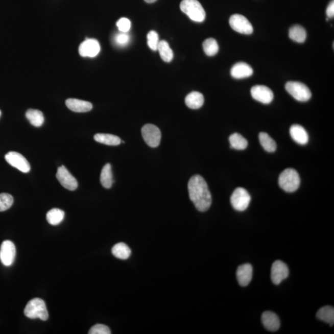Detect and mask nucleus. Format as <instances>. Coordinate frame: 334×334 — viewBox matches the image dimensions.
<instances>
[{
	"instance_id": "34",
	"label": "nucleus",
	"mask_w": 334,
	"mask_h": 334,
	"mask_svg": "<svg viewBox=\"0 0 334 334\" xmlns=\"http://www.w3.org/2000/svg\"><path fill=\"white\" fill-rule=\"evenodd\" d=\"M89 334H110L111 331L107 326L104 324H96L93 326L89 332Z\"/></svg>"
},
{
	"instance_id": "16",
	"label": "nucleus",
	"mask_w": 334,
	"mask_h": 334,
	"mask_svg": "<svg viewBox=\"0 0 334 334\" xmlns=\"http://www.w3.org/2000/svg\"><path fill=\"white\" fill-rule=\"evenodd\" d=\"M262 322L266 329L275 332L280 326V321L278 316L274 312H265L262 315Z\"/></svg>"
},
{
	"instance_id": "5",
	"label": "nucleus",
	"mask_w": 334,
	"mask_h": 334,
	"mask_svg": "<svg viewBox=\"0 0 334 334\" xmlns=\"http://www.w3.org/2000/svg\"><path fill=\"white\" fill-rule=\"evenodd\" d=\"M287 91L300 102H307L312 98V92L305 84L297 81H289L285 85Z\"/></svg>"
},
{
	"instance_id": "6",
	"label": "nucleus",
	"mask_w": 334,
	"mask_h": 334,
	"mask_svg": "<svg viewBox=\"0 0 334 334\" xmlns=\"http://www.w3.org/2000/svg\"><path fill=\"white\" fill-rule=\"evenodd\" d=\"M251 201V196L243 187H238L231 196V206L236 210L244 211L247 209Z\"/></svg>"
},
{
	"instance_id": "36",
	"label": "nucleus",
	"mask_w": 334,
	"mask_h": 334,
	"mask_svg": "<svg viewBox=\"0 0 334 334\" xmlns=\"http://www.w3.org/2000/svg\"><path fill=\"white\" fill-rule=\"evenodd\" d=\"M116 26L120 32H128L131 28V22L128 19L123 17L117 22Z\"/></svg>"
},
{
	"instance_id": "19",
	"label": "nucleus",
	"mask_w": 334,
	"mask_h": 334,
	"mask_svg": "<svg viewBox=\"0 0 334 334\" xmlns=\"http://www.w3.org/2000/svg\"><path fill=\"white\" fill-rule=\"evenodd\" d=\"M292 138L299 145H305L308 142V134L305 129L299 125H292L290 129Z\"/></svg>"
},
{
	"instance_id": "9",
	"label": "nucleus",
	"mask_w": 334,
	"mask_h": 334,
	"mask_svg": "<svg viewBox=\"0 0 334 334\" xmlns=\"http://www.w3.org/2000/svg\"><path fill=\"white\" fill-rule=\"evenodd\" d=\"M5 160L11 166L18 169L23 173L31 171V165L27 159L22 155L16 152H9L5 155Z\"/></svg>"
},
{
	"instance_id": "35",
	"label": "nucleus",
	"mask_w": 334,
	"mask_h": 334,
	"mask_svg": "<svg viewBox=\"0 0 334 334\" xmlns=\"http://www.w3.org/2000/svg\"><path fill=\"white\" fill-rule=\"evenodd\" d=\"M127 32H120L116 34L115 37V42L117 45L124 46L127 45L130 42V36H128Z\"/></svg>"
},
{
	"instance_id": "32",
	"label": "nucleus",
	"mask_w": 334,
	"mask_h": 334,
	"mask_svg": "<svg viewBox=\"0 0 334 334\" xmlns=\"http://www.w3.org/2000/svg\"><path fill=\"white\" fill-rule=\"evenodd\" d=\"M14 199L12 196L8 193L0 194V212H4L12 206Z\"/></svg>"
},
{
	"instance_id": "1",
	"label": "nucleus",
	"mask_w": 334,
	"mask_h": 334,
	"mask_svg": "<svg viewBox=\"0 0 334 334\" xmlns=\"http://www.w3.org/2000/svg\"><path fill=\"white\" fill-rule=\"evenodd\" d=\"M189 198L200 212H206L212 204L209 187L206 181L200 175L193 176L188 182Z\"/></svg>"
},
{
	"instance_id": "33",
	"label": "nucleus",
	"mask_w": 334,
	"mask_h": 334,
	"mask_svg": "<svg viewBox=\"0 0 334 334\" xmlns=\"http://www.w3.org/2000/svg\"><path fill=\"white\" fill-rule=\"evenodd\" d=\"M149 47L152 51H157L158 45L159 43V35L156 32L151 31L149 32L147 36Z\"/></svg>"
},
{
	"instance_id": "7",
	"label": "nucleus",
	"mask_w": 334,
	"mask_h": 334,
	"mask_svg": "<svg viewBox=\"0 0 334 334\" xmlns=\"http://www.w3.org/2000/svg\"><path fill=\"white\" fill-rule=\"evenodd\" d=\"M142 136L144 140L151 148H157L161 140V132L156 126L147 124L142 128Z\"/></svg>"
},
{
	"instance_id": "13",
	"label": "nucleus",
	"mask_w": 334,
	"mask_h": 334,
	"mask_svg": "<svg viewBox=\"0 0 334 334\" xmlns=\"http://www.w3.org/2000/svg\"><path fill=\"white\" fill-rule=\"evenodd\" d=\"M289 271L288 267L281 260H278L273 263L271 268V279L275 285H278L284 279L288 277Z\"/></svg>"
},
{
	"instance_id": "23",
	"label": "nucleus",
	"mask_w": 334,
	"mask_h": 334,
	"mask_svg": "<svg viewBox=\"0 0 334 334\" xmlns=\"http://www.w3.org/2000/svg\"><path fill=\"white\" fill-rule=\"evenodd\" d=\"M111 253L117 258L127 259L131 256V251L125 243H119L111 249Z\"/></svg>"
},
{
	"instance_id": "39",
	"label": "nucleus",
	"mask_w": 334,
	"mask_h": 334,
	"mask_svg": "<svg viewBox=\"0 0 334 334\" xmlns=\"http://www.w3.org/2000/svg\"><path fill=\"white\" fill-rule=\"evenodd\" d=\"M1 115H2V111L1 110H0V116H1Z\"/></svg>"
},
{
	"instance_id": "38",
	"label": "nucleus",
	"mask_w": 334,
	"mask_h": 334,
	"mask_svg": "<svg viewBox=\"0 0 334 334\" xmlns=\"http://www.w3.org/2000/svg\"><path fill=\"white\" fill-rule=\"evenodd\" d=\"M145 1L146 3H148V4H152V3L156 2L157 0H145Z\"/></svg>"
},
{
	"instance_id": "2",
	"label": "nucleus",
	"mask_w": 334,
	"mask_h": 334,
	"mask_svg": "<svg viewBox=\"0 0 334 334\" xmlns=\"http://www.w3.org/2000/svg\"><path fill=\"white\" fill-rule=\"evenodd\" d=\"M180 9L193 21L201 22L206 18L204 9L198 0H183Z\"/></svg>"
},
{
	"instance_id": "8",
	"label": "nucleus",
	"mask_w": 334,
	"mask_h": 334,
	"mask_svg": "<svg viewBox=\"0 0 334 334\" xmlns=\"http://www.w3.org/2000/svg\"><path fill=\"white\" fill-rule=\"evenodd\" d=\"M229 24L231 28L237 32L243 34H251L253 27L247 17L241 14H234L230 17Z\"/></svg>"
},
{
	"instance_id": "14",
	"label": "nucleus",
	"mask_w": 334,
	"mask_h": 334,
	"mask_svg": "<svg viewBox=\"0 0 334 334\" xmlns=\"http://www.w3.org/2000/svg\"><path fill=\"white\" fill-rule=\"evenodd\" d=\"M100 51L101 46L98 41L92 39L85 40L79 47V53L83 57H95L99 54Z\"/></svg>"
},
{
	"instance_id": "31",
	"label": "nucleus",
	"mask_w": 334,
	"mask_h": 334,
	"mask_svg": "<svg viewBox=\"0 0 334 334\" xmlns=\"http://www.w3.org/2000/svg\"><path fill=\"white\" fill-rule=\"evenodd\" d=\"M203 46L205 54L209 57H213L219 52V45L218 42L213 38H209L204 41Z\"/></svg>"
},
{
	"instance_id": "22",
	"label": "nucleus",
	"mask_w": 334,
	"mask_h": 334,
	"mask_svg": "<svg viewBox=\"0 0 334 334\" xmlns=\"http://www.w3.org/2000/svg\"><path fill=\"white\" fill-rule=\"evenodd\" d=\"M93 138L96 141L108 146H118L122 142L119 137L110 134H96Z\"/></svg>"
},
{
	"instance_id": "28",
	"label": "nucleus",
	"mask_w": 334,
	"mask_h": 334,
	"mask_svg": "<svg viewBox=\"0 0 334 334\" xmlns=\"http://www.w3.org/2000/svg\"><path fill=\"white\" fill-rule=\"evenodd\" d=\"M259 139L260 145L266 151L274 152L276 150V143L268 134L265 133V132H261L259 134Z\"/></svg>"
},
{
	"instance_id": "27",
	"label": "nucleus",
	"mask_w": 334,
	"mask_h": 334,
	"mask_svg": "<svg viewBox=\"0 0 334 334\" xmlns=\"http://www.w3.org/2000/svg\"><path fill=\"white\" fill-rule=\"evenodd\" d=\"M157 51L159 52L161 58L165 62L169 63L173 60L174 53L170 47L169 43L165 40L160 41Z\"/></svg>"
},
{
	"instance_id": "17",
	"label": "nucleus",
	"mask_w": 334,
	"mask_h": 334,
	"mask_svg": "<svg viewBox=\"0 0 334 334\" xmlns=\"http://www.w3.org/2000/svg\"><path fill=\"white\" fill-rule=\"evenodd\" d=\"M66 107L75 112H87L92 109V105L89 102L76 99H68L66 101Z\"/></svg>"
},
{
	"instance_id": "29",
	"label": "nucleus",
	"mask_w": 334,
	"mask_h": 334,
	"mask_svg": "<svg viewBox=\"0 0 334 334\" xmlns=\"http://www.w3.org/2000/svg\"><path fill=\"white\" fill-rule=\"evenodd\" d=\"M229 141L231 148L236 150H244L248 145L247 140L238 133L231 134L229 137Z\"/></svg>"
},
{
	"instance_id": "12",
	"label": "nucleus",
	"mask_w": 334,
	"mask_h": 334,
	"mask_svg": "<svg viewBox=\"0 0 334 334\" xmlns=\"http://www.w3.org/2000/svg\"><path fill=\"white\" fill-rule=\"evenodd\" d=\"M251 93L254 99L265 104H270L274 99V93L272 90L268 87L261 85L252 87Z\"/></svg>"
},
{
	"instance_id": "3",
	"label": "nucleus",
	"mask_w": 334,
	"mask_h": 334,
	"mask_svg": "<svg viewBox=\"0 0 334 334\" xmlns=\"http://www.w3.org/2000/svg\"><path fill=\"white\" fill-rule=\"evenodd\" d=\"M278 184L286 192H295L300 185V176L295 170L287 169L281 173L278 178Z\"/></svg>"
},
{
	"instance_id": "20",
	"label": "nucleus",
	"mask_w": 334,
	"mask_h": 334,
	"mask_svg": "<svg viewBox=\"0 0 334 334\" xmlns=\"http://www.w3.org/2000/svg\"><path fill=\"white\" fill-rule=\"evenodd\" d=\"M204 98L203 94L199 92H192L186 97V106L192 109H198L203 106Z\"/></svg>"
},
{
	"instance_id": "24",
	"label": "nucleus",
	"mask_w": 334,
	"mask_h": 334,
	"mask_svg": "<svg viewBox=\"0 0 334 334\" xmlns=\"http://www.w3.org/2000/svg\"><path fill=\"white\" fill-rule=\"evenodd\" d=\"M101 183L105 188L109 189L113 183L112 171L110 163L105 165L102 170Z\"/></svg>"
},
{
	"instance_id": "18",
	"label": "nucleus",
	"mask_w": 334,
	"mask_h": 334,
	"mask_svg": "<svg viewBox=\"0 0 334 334\" xmlns=\"http://www.w3.org/2000/svg\"><path fill=\"white\" fill-rule=\"evenodd\" d=\"M253 74V68L245 62L237 63L231 69V75L235 79L248 78Z\"/></svg>"
},
{
	"instance_id": "11",
	"label": "nucleus",
	"mask_w": 334,
	"mask_h": 334,
	"mask_svg": "<svg viewBox=\"0 0 334 334\" xmlns=\"http://www.w3.org/2000/svg\"><path fill=\"white\" fill-rule=\"evenodd\" d=\"M57 178L64 188L69 191H75L78 186V181L70 174L68 169L64 166H60L58 169Z\"/></svg>"
},
{
	"instance_id": "15",
	"label": "nucleus",
	"mask_w": 334,
	"mask_h": 334,
	"mask_svg": "<svg viewBox=\"0 0 334 334\" xmlns=\"http://www.w3.org/2000/svg\"><path fill=\"white\" fill-rule=\"evenodd\" d=\"M253 267L250 264H245L238 267L236 277L240 285L246 287L249 285L253 278Z\"/></svg>"
},
{
	"instance_id": "4",
	"label": "nucleus",
	"mask_w": 334,
	"mask_h": 334,
	"mask_svg": "<svg viewBox=\"0 0 334 334\" xmlns=\"http://www.w3.org/2000/svg\"><path fill=\"white\" fill-rule=\"evenodd\" d=\"M25 315L30 319L39 318L42 321H46L49 318V313L45 303L42 299L34 298L29 301L25 309Z\"/></svg>"
},
{
	"instance_id": "37",
	"label": "nucleus",
	"mask_w": 334,
	"mask_h": 334,
	"mask_svg": "<svg viewBox=\"0 0 334 334\" xmlns=\"http://www.w3.org/2000/svg\"><path fill=\"white\" fill-rule=\"evenodd\" d=\"M326 14L329 18H332L334 16V3L333 0L330 3L326 10Z\"/></svg>"
},
{
	"instance_id": "30",
	"label": "nucleus",
	"mask_w": 334,
	"mask_h": 334,
	"mask_svg": "<svg viewBox=\"0 0 334 334\" xmlns=\"http://www.w3.org/2000/svg\"><path fill=\"white\" fill-rule=\"evenodd\" d=\"M64 218V211L57 208L49 210L46 213V221L52 225L60 224L63 221Z\"/></svg>"
},
{
	"instance_id": "25",
	"label": "nucleus",
	"mask_w": 334,
	"mask_h": 334,
	"mask_svg": "<svg viewBox=\"0 0 334 334\" xmlns=\"http://www.w3.org/2000/svg\"><path fill=\"white\" fill-rule=\"evenodd\" d=\"M26 116L35 127H40L43 124L44 116L40 110L29 109L26 112Z\"/></svg>"
},
{
	"instance_id": "10",
	"label": "nucleus",
	"mask_w": 334,
	"mask_h": 334,
	"mask_svg": "<svg viewBox=\"0 0 334 334\" xmlns=\"http://www.w3.org/2000/svg\"><path fill=\"white\" fill-rule=\"evenodd\" d=\"M16 250L15 245L10 240L2 243L0 248V260L5 266H11L15 259Z\"/></svg>"
},
{
	"instance_id": "26",
	"label": "nucleus",
	"mask_w": 334,
	"mask_h": 334,
	"mask_svg": "<svg viewBox=\"0 0 334 334\" xmlns=\"http://www.w3.org/2000/svg\"><path fill=\"white\" fill-rule=\"evenodd\" d=\"M289 37L296 42L303 43L306 39V32L302 26L295 25L290 29Z\"/></svg>"
},
{
	"instance_id": "21",
	"label": "nucleus",
	"mask_w": 334,
	"mask_h": 334,
	"mask_svg": "<svg viewBox=\"0 0 334 334\" xmlns=\"http://www.w3.org/2000/svg\"><path fill=\"white\" fill-rule=\"evenodd\" d=\"M316 316L319 320L329 324L332 326L334 324V308L332 306H326L319 309Z\"/></svg>"
}]
</instances>
